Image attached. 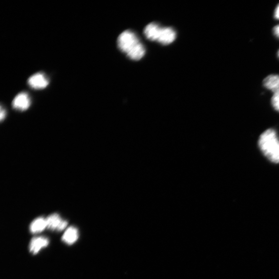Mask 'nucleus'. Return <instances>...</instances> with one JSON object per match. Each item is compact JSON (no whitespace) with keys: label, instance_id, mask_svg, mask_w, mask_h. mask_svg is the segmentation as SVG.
<instances>
[{"label":"nucleus","instance_id":"f257e3e1","mask_svg":"<svg viewBox=\"0 0 279 279\" xmlns=\"http://www.w3.org/2000/svg\"><path fill=\"white\" fill-rule=\"evenodd\" d=\"M119 49L132 60H141L146 53V49L136 33L131 30L122 32L118 39Z\"/></svg>","mask_w":279,"mask_h":279},{"label":"nucleus","instance_id":"9d476101","mask_svg":"<svg viewBox=\"0 0 279 279\" xmlns=\"http://www.w3.org/2000/svg\"><path fill=\"white\" fill-rule=\"evenodd\" d=\"M47 228L46 219L40 217L32 221L30 226V230L33 234H37L42 232Z\"/></svg>","mask_w":279,"mask_h":279},{"label":"nucleus","instance_id":"f8f14e48","mask_svg":"<svg viewBox=\"0 0 279 279\" xmlns=\"http://www.w3.org/2000/svg\"><path fill=\"white\" fill-rule=\"evenodd\" d=\"M274 33L276 37L279 39V25L276 26L274 28Z\"/></svg>","mask_w":279,"mask_h":279},{"label":"nucleus","instance_id":"9b49d317","mask_svg":"<svg viewBox=\"0 0 279 279\" xmlns=\"http://www.w3.org/2000/svg\"><path fill=\"white\" fill-rule=\"evenodd\" d=\"M272 104L274 108L279 113V90L274 94L272 98Z\"/></svg>","mask_w":279,"mask_h":279},{"label":"nucleus","instance_id":"0eeeda50","mask_svg":"<svg viewBox=\"0 0 279 279\" xmlns=\"http://www.w3.org/2000/svg\"><path fill=\"white\" fill-rule=\"evenodd\" d=\"M49 243V240L46 237H39L33 238L29 245L30 252L33 254H37L41 249L47 247Z\"/></svg>","mask_w":279,"mask_h":279},{"label":"nucleus","instance_id":"f03ea898","mask_svg":"<svg viewBox=\"0 0 279 279\" xmlns=\"http://www.w3.org/2000/svg\"><path fill=\"white\" fill-rule=\"evenodd\" d=\"M259 146L268 159L275 163H279V139L275 130L268 129L262 134Z\"/></svg>","mask_w":279,"mask_h":279},{"label":"nucleus","instance_id":"39448f33","mask_svg":"<svg viewBox=\"0 0 279 279\" xmlns=\"http://www.w3.org/2000/svg\"><path fill=\"white\" fill-rule=\"evenodd\" d=\"M49 81L46 76L42 73H37L29 78L28 84L30 87L36 90L46 88Z\"/></svg>","mask_w":279,"mask_h":279},{"label":"nucleus","instance_id":"2eb2a0df","mask_svg":"<svg viewBox=\"0 0 279 279\" xmlns=\"http://www.w3.org/2000/svg\"><path fill=\"white\" fill-rule=\"evenodd\" d=\"M278 57L279 58V50L278 52Z\"/></svg>","mask_w":279,"mask_h":279},{"label":"nucleus","instance_id":"20e7f679","mask_svg":"<svg viewBox=\"0 0 279 279\" xmlns=\"http://www.w3.org/2000/svg\"><path fill=\"white\" fill-rule=\"evenodd\" d=\"M47 228L62 231L68 225V221L63 220L58 214H53L46 218Z\"/></svg>","mask_w":279,"mask_h":279},{"label":"nucleus","instance_id":"6e6552de","mask_svg":"<svg viewBox=\"0 0 279 279\" xmlns=\"http://www.w3.org/2000/svg\"><path fill=\"white\" fill-rule=\"evenodd\" d=\"M79 238V232L74 227H71L66 230L62 237V240L66 244H74Z\"/></svg>","mask_w":279,"mask_h":279},{"label":"nucleus","instance_id":"1a4fd4ad","mask_svg":"<svg viewBox=\"0 0 279 279\" xmlns=\"http://www.w3.org/2000/svg\"><path fill=\"white\" fill-rule=\"evenodd\" d=\"M264 86L274 93L279 90V75H272L267 77L263 81Z\"/></svg>","mask_w":279,"mask_h":279},{"label":"nucleus","instance_id":"7ed1b4c3","mask_svg":"<svg viewBox=\"0 0 279 279\" xmlns=\"http://www.w3.org/2000/svg\"><path fill=\"white\" fill-rule=\"evenodd\" d=\"M144 34L149 40L157 41L163 45L171 43L176 38V33L173 28L162 27L155 22L145 28Z\"/></svg>","mask_w":279,"mask_h":279},{"label":"nucleus","instance_id":"4468645a","mask_svg":"<svg viewBox=\"0 0 279 279\" xmlns=\"http://www.w3.org/2000/svg\"><path fill=\"white\" fill-rule=\"evenodd\" d=\"M5 117V111L3 109L2 107L1 108V120H3Z\"/></svg>","mask_w":279,"mask_h":279},{"label":"nucleus","instance_id":"423d86ee","mask_svg":"<svg viewBox=\"0 0 279 279\" xmlns=\"http://www.w3.org/2000/svg\"><path fill=\"white\" fill-rule=\"evenodd\" d=\"M31 105V100L29 95L25 92L18 94L13 101V107L19 111L27 110Z\"/></svg>","mask_w":279,"mask_h":279},{"label":"nucleus","instance_id":"ddd939ff","mask_svg":"<svg viewBox=\"0 0 279 279\" xmlns=\"http://www.w3.org/2000/svg\"><path fill=\"white\" fill-rule=\"evenodd\" d=\"M274 16L276 19L279 20V4L275 10Z\"/></svg>","mask_w":279,"mask_h":279}]
</instances>
